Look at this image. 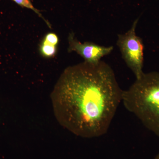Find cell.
I'll list each match as a JSON object with an SVG mask.
<instances>
[{
    "label": "cell",
    "instance_id": "obj_8",
    "mask_svg": "<svg viewBox=\"0 0 159 159\" xmlns=\"http://www.w3.org/2000/svg\"><path fill=\"white\" fill-rule=\"evenodd\" d=\"M154 159H159V154H158L156 157Z\"/></svg>",
    "mask_w": 159,
    "mask_h": 159
},
{
    "label": "cell",
    "instance_id": "obj_3",
    "mask_svg": "<svg viewBox=\"0 0 159 159\" xmlns=\"http://www.w3.org/2000/svg\"><path fill=\"white\" fill-rule=\"evenodd\" d=\"M139 18L134 21L132 27L126 33L118 34L117 45L122 57L129 68L138 79L144 74V46L141 38L136 34V29Z\"/></svg>",
    "mask_w": 159,
    "mask_h": 159
},
{
    "label": "cell",
    "instance_id": "obj_1",
    "mask_svg": "<svg viewBox=\"0 0 159 159\" xmlns=\"http://www.w3.org/2000/svg\"><path fill=\"white\" fill-rule=\"evenodd\" d=\"M123 91L108 64L84 61L65 70L51 97L63 126L76 135L94 138L108 131Z\"/></svg>",
    "mask_w": 159,
    "mask_h": 159
},
{
    "label": "cell",
    "instance_id": "obj_4",
    "mask_svg": "<svg viewBox=\"0 0 159 159\" xmlns=\"http://www.w3.org/2000/svg\"><path fill=\"white\" fill-rule=\"evenodd\" d=\"M69 52H76L84 60V62L97 64L102 57L108 55L114 50L112 46L104 47L92 42L80 43L73 33L69 34Z\"/></svg>",
    "mask_w": 159,
    "mask_h": 159
},
{
    "label": "cell",
    "instance_id": "obj_7",
    "mask_svg": "<svg viewBox=\"0 0 159 159\" xmlns=\"http://www.w3.org/2000/svg\"><path fill=\"white\" fill-rule=\"evenodd\" d=\"M42 41L57 47L59 43V38L57 34L55 33L50 32L45 35Z\"/></svg>",
    "mask_w": 159,
    "mask_h": 159
},
{
    "label": "cell",
    "instance_id": "obj_2",
    "mask_svg": "<svg viewBox=\"0 0 159 159\" xmlns=\"http://www.w3.org/2000/svg\"><path fill=\"white\" fill-rule=\"evenodd\" d=\"M122 102L148 130L159 137V72L144 73L123 91Z\"/></svg>",
    "mask_w": 159,
    "mask_h": 159
},
{
    "label": "cell",
    "instance_id": "obj_6",
    "mask_svg": "<svg viewBox=\"0 0 159 159\" xmlns=\"http://www.w3.org/2000/svg\"><path fill=\"white\" fill-rule=\"evenodd\" d=\"M12 1H13L15 2L19 5L20 6H21V7L33 10L39 17L44 20V21L45 22L49 28H51V24H50V23H49L43 17L42 15L40 12L39 10H38L33 6L30 0H12Z\"/></svg>",
    "mask_w": 159,
    "mask_h": 159
},
{
    "label": "cell",
    "instance_id": "obj_5",
    "mask_svg": "<svg viewBox=\"0 0 159 159\" xmlns=\"http://www.w3.org/2000/svg\"><path fill=\"white\" fill-rule=\"evenodd\" d=\"M56 46L52 45L44 42L42 41L39 47V52L43 57L46 58H51L54 57L57 53Z\"/></svg>",
    "mask_w": 159,
    "mask_h": 159
}]
</instances>
